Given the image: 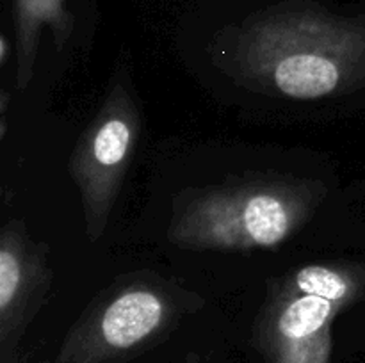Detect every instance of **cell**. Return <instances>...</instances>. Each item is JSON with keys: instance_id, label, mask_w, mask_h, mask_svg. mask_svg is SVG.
<instances>
[{"instance_id": "1", "label": "cell", "mask_w": 365, "mask_h": 363, "mask_svg": "<svg viewBox=\"0 0 365 363\" xmlns=\"http://www.w3.org/2000/svg\"><path fill=\"white\" fill-rule=\"evenodd\" d=\"M299 217L298 205L267 189L212 196L189 209L177 237L196 246H274Z\"/></svg>"}, {"instance_id": "2", "label": "cell", "mask_w": 365, "mask_h": 363, "mask_svg": "<svg viewBox=\"0 0 365 363\" xmlns=\"http://www.w3.org/2000/svg\"><path fill=\"white\" fill-rule=\"evenodd\" d=\"M134 142V121L128 110H106L98 125L91 128L78 152L75 171L84 185V194L91 199L89 209L98 216L100 226L107 214V203L116 192L114 182L123 171Z\"/></svg>"}, {"instance_id": "3", "label": "cell", "mask_w": 365, "mask_h": 363, "mask_svg": "<svg viewBox=\"0 0 365 363\" xmlns=\"http://www.w3.org/2000/svg\"><path fill=\"white\" fill-rule=\"evenodd\" d=\"M337 306L317 295L289 299L273 327L280 363H327L328 331Z\"/></svg>"}, {"instance_id": "4", "label": "cell", "mask_w": 365, "mask_h": 363, "mask_svg": "<svg viewBox=\"0 0 365 363\" xmlns=\"http://www.w3.org/2000/svg\"><path fill=\"white\" fill-rule=\"evenodd\" d=\"M335 43L289 46L273 60L269 75L278 91L291 98L312 100L331 95L341 84L342 71L335 56Z\"/></svg>"}, {"instance_id": "5", "label": "cell", "mask_w": 365, "mask_h": 363, "mask_svg": "<svg viewBox=\"0 0 365 363\" xmlns=\"http://www.w3.org/2000/svg\"><path fill=\"white\" fill-rule=\"evenodd\" d=\"M164 312V302L150 290L134 288L118 295L96 326L102 352L127 351L141 344L160 326Z\"/></svg>"}, {"instance_id": "6", "label": "cell", "mask_w": 365, "mask_h": 363, "mask_svg": "<svg viewBox=\"0 0 365 363\" xmlns=\"http://www.w3.org/2000/svg\"><path fill=\"white\" fill-rule=\"evenodd\" d=\"M31 281V270L21 256V249L11 238L4 237L0 249V313L4 337L7 327L14 326L20 306L25 302Z\"/></svg>"}, {"instance_id": "7", "label": "cell", "mask_w": 365, "mask_h": 363, "mask_svg": "<svg viewBox=\"0 0 365 363\" xmlns=\"http://www.w3.org/2000/svg\"><path fill=\"white\" fill-rule=\"evenodd\" d=\"M43 21H50L56 31L64 27V13L61 0H18V32H20V64L31 78L32 57L38 28Z\"/></svg>"}, {"instance_id": "8", "label": "cell", "mask_w": 365, "mask_h": 363, "mask_svg": "<svg viewBox=\"0 0 365 363\" xmlns=\"http://www.w3.org/2000/svg\"><path fill=\"white\" fill-rule=\"evenodd\" d=\"M294 287L302 295H317L334 302H341L349 294L348 280L337 270L323 265H309L298 270Z\"/></svg>"}]
</instances>
